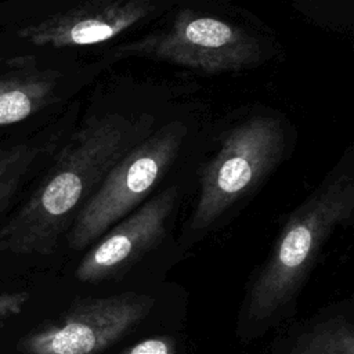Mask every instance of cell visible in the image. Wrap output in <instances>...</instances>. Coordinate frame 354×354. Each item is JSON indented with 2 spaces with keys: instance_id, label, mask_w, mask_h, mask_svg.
Masks as SVG:
<instances>
[{
  "instance_id": "cell-13",
  "label": "cell",
  "mask_w": 354,
  "mask_h": 354,
  "mask_svg": "<svg viewBox=\"0 0 354 354\" xmlns=\"http://www.w3.org/2000/svg\"><path fill=\"white\" fill-rule=\"evenodd\" d=\"M28 299H29L28 292L1 293L0 295V319L21 313Z\"/></svg>"
},
{
  "instance_id": "cell-2",
  "label": "cell",
  "mask_w": 354,
  "mask_h": 354,
  "mask_svg": "<svg viewBox=\"0 0 354 354\" xmlns=\"http://www.w3.org/2000/svg\"><path fill=\"white\" fill-rule=\"evenodd\" d=\"M353 212V173L335 170L283 224L250 288L248 314L252 321L268 319L296 296L328 238L351 220Z\"/></svg>"
},
{
  "instance_id": "cell-4",
  "label": "cell",
  "mask_w": 354,
  "mask_h": 354,
  "mask_svg": "<svg viewBox=\"0 0 354 354\" xmlns=\"http://www.w3.org/2000/svg\"><path fill=\"white\" fill-rule=\"evenodd\" d=\"M188 127L171 120L133 145L105 174L76 214L68 243L82 250L136 210L166 174L181 151Z\"/></svg>"
},
{
  "instance_id": "cell-8",
  "label": "cell",
  "mask_w": 354,
  "mask_h": 354,
  "mask_svg": "<svg viewBox=\"0 0 354 354\" xmlns=\"http://www.w3.org/2000/svg\"><path fill=\"white\" fill-rule=\"evenodd\" d=\"M177 198V188L169 187L112 225L83 256L75 271L76 279L100 282L127 271L165 236Z\"/></svg>"
},
{
  "instance_id": "cell-9",
  "label": "cell",
  "mask_w": 354,
  "mask_h": 354,
  "mask_svg": "<svg viewBox=\"0 0 354 354\" xmlns=\"http://www.w3.org/2000/svg\"><path fill=\"white\" fill-rule=\"evenodd\" d=\"M61 75L41 68L33 55L6 59L0 69V127L19 123L57 98Z\"/></svg>"
},
{
  "instance_id": "cell-1",
  "label": "cell",
  "mask_w": 354,
  "mask_h": 354,
  "mask_svg": "<svg viewBox=\"0 0 354 354\" xmlns=\"http://www.w3.org/2000/svg\"><path fill=\"white\" fill-rule=\"evenodd\" d=\"M151 116L91 118L58 152L29 199L0 227V252L51 254L108 170L153 129Z\"/></svg>"
},
{
  "instance_id": "cell-11",
  "label": "cell",
  "mask_w": 354,
  "mask_h": 354,
  "mask_svg": "<svg viewBox=\"0 0 354 354\" xmlns=\"http://www.w3.org/2000/svg\"><path fill=\"white\" fill-rule=\"evenodd\" d=\"M288 354H354V330L344 318L328 319L299 337Z\"/></svg>"
},
{
  "instance_id": "cell-6",
  "label": "cell",
  "mask_w": 354,
  "mask_h": 354,
  "mask_svg": "<svg viewBox=\"0 0 354 354\" xmlns=\"http://www.w3.org/2000/svg\"><path fill=\"white\" fill-rule=\"evenodd\" d=\"M153 304L152 296L136 292L82 299L18 347L24 354H100L144 321Z\"/></svg>"
},
{
  "instance_id": "cell-3",
  "label": "cell",
  "mask_w": 354,
  "mask_h": 354,
  "mask_svg": "<svg viewBox=\"0 0 354 354\" xmlns=\"http://www.w3.org/2000/svg\"><path fill=\"white\" fill-rule=\"evenodd\" d=\"M111 50L112 58L144 57L209 75L250 69L264 58V47L252 32L192 8L178 10L165 26Z\"/></svg>"
},
{
  "instance_id": "cell-5",
  "label": "cell",
  "mask_w": 354,
  "mask_h": 354,
  "mask_svg": "<svg viewBox=\"0 0 354 354\" xmlns=\"http://www.w3.org/2000/svg\"><path fill=\"white\" fill-rule=\"evenodd\" d=\"M286 147L285 127L274 115H254L231 129L205 166L191 230L202 231L272 171Z\"/></svg>"
},
{
  "instance_id": "cell-7",
  "label": "cell",
  "mask_w": 354,
  "mask_h": 354,
  "mask_svg": "<svg viewBox=\"0 0 354 354\" xmlns=\"http://www.w3.org/2000/svg\"><path fill=\"white\" fill-rule=\"evenodd\" d=\"M159 4L158 0H84L22 26L17 35L37 47L95 46L140 25Z\"/></svg>"
},
{
  "instance_id": "cell-12",
  "label": "cell",
  "mask_w": 354,
  "mask_h": 354,
  "mask_svg": "<svg viewBox=\"0 0 354 354\" xmlns=\"http://www.w3.org/2000/svg\"><path fill=\"white\" fill-rule=\"evenodd\" d=\"M176 340L167 335L152 336L124 348L118 354H176Z\"/></svg>"
},
{
  "instance_id": "cell-10",
  "label": "cell",
  "mask_w": 354,
  "mask_h": 354,
  "mask_svg": "<svg viewBox=\"0 0 354 354\" xmlns=\"http://www.w3.org/2000/svg\"><path fill=\"white\" fill-rule=\"evenodd\" d=\"M46 148L37 141H21L0 147V213L14 198Z\"/></svg>"
}]
</instances>
